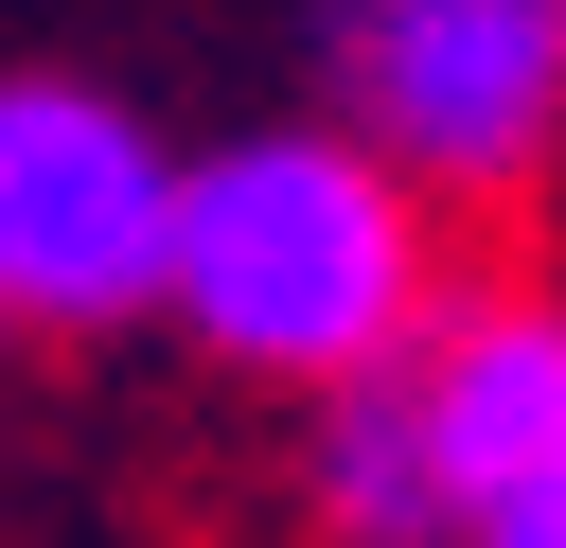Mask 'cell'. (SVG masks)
<instances>
[{
    "mask_svg": "<svg viewBox=\"0 0 566 548\" xmlns=\"http://www.w3.org/2000/svg\"><path fill=\"white\" fill-rule=\"evenodd\" d=\"M0 336H18V318H0Z\"/></svg>",
    "mask_w": 566,
    "mask_h": 548,
    "instance_id": "obj_6",
    "label": "cell"
},
{
    "mask_svg": "<svg viewBox=\"0 0 566 548\" xmlns=\"http://www.w3.org/2000/svg\"><path fill=\"white\" fill-rule=\"evenodd\" d=\"M159 194H177V159L106 88L18 71L0 88V318H142L159 301Z\"/></svg>",
    "mask_w": 566,
    "mask_h": 548,
    "instance_id": "obj_3",
    "label": "cell"
},
{
    "mask_svg": "<svg viewBox=\"0 0 566 548\" xmlns=\"http://www.w3.org/2000/svg\"><path fill=\"white\" fill-rule=\"evenodd\" d=\"M301 513H318L336 548H442V477H424L407 354L354 371V389H318V424H301Z\"/></svg>",
    "mask_w": 566,
    "mask_h": 548,
    "instance_id": "obj_5",
    "label": "cell"
},
{
    "mask_svg": "<svg viewBox=\"0 0 566 548\" xmlns=\"http://www.w3.org/2000/svg\"><path fill=\"white\" fill-rule=\"evenodd\" d=\"M336 106L407 194H513L566 141V0H336Z\"/></svg>",
    "mask_w": 566,
    "mask_h": 548,
    "instance_id": "obj_2",
    "label": "cell"
},
{
    "mask_svg": "<svg viewBox=\"0 0 566 548\" xmlns=\"http://www.w3.org/2000/svg\"><path fill=\"white\" fill-rule=\"evenodd\" d=\"M442 548H566V301H442L407 354Z\"/></svg>",
    "mask_w": 566,
    "mask_h": 548,
    "instance_id": "obj_4",
    "label": "cell"
},
{
    "mask_svg": "<svg viewBox=\"0 0 566 548\" xmlns=\"http://www.w3.org/2000/svg\"><path fill=\"white\" fill-rule=\"evenodd\" d=\"M159 301L265 389H354L442 318V194H407L371 141L318 124L212 141L159 194Z\"/></svg>",
    "mask_w": 566,
    "mask_h": 548,
    "instance_id": "obj_1",
    "label": "cell"
}]
</instances>
